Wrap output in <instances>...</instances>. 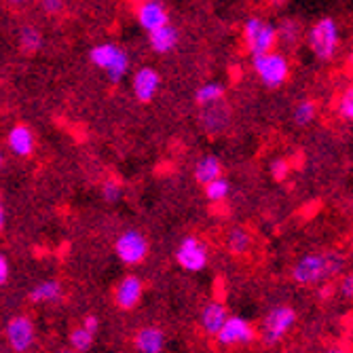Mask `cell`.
I'll return each mask as SVG.
<instances>
[{"mask_svg":"<svg viewBox=\"0 0 353 353\" xmlns=\"http://www.w3.org/2000/svg\"><path fill=\"white\" fill-rule=\"evenodd\" d=\"M7 144L13 150V154L30 157L32 152H34L37 140H34V134H32V130L28 125H15L7 136Z\"/></svg>","mask_w":353,"mask_h":353,"instance_id":"e0dca14e","label":"cell"},{"mask_svg":"<svg viewBox=\"0 0 353 353\" xmlns=\"http://www.w3.org/2000/svg\"><path fill=\"white\" fill-rule=\"evenodd\" d=\"M203 192H205L208 201H212V203H222V201H227L229 195H231V182H229L227 178H224V176H220V178H216V180L203 184Z\"/></svg>","mask_w":353,"mask_h":353,"instance_id":"44dd1931","label":"cell"},{"mask_svg":"<svg viewBox=\"0 0 353 353\" xmlns=\"http://www.w3.org/2000/svg\"><path fill=\"white\" fill-rule=\"evenodd\" d=\"M159 87H161V74H159L152 66H142L140 70H136L134 79H132V89L136 100L142 104H148L154 100V95L159 93Z\"/></svg>","mask_w":353,"mask_h":353,"instance_id":"4fadbf2b","label":"cell"},{"mask_svg":"<svg viewBox=\"0 0 353 353\" xmlns=\"http://www.w3.org/2000/svg\"><path fill=\"white\" fill-rule=\"evenodd\" d=\"M102 197H104V201H108V203H117V201L123 197V184H121L117 178H108V180L102 184Z\"/></svg>","mask_w":353,"mask_h":353,"instance_id":"83f0119b","label":"cell"},{"mask_svg":"<svg viewBox=\"0 0 353 353\" xmlns=\"http://www.w3.org/2000/svg\"><path fill=\"white\" fill-rule=\"evenodd\" d=\"M68 343H70L72 351H77V353H87V351L93 347V343H95V334L89 332V330L83 328V326H77V328L70 330Z\"/></svg>","mask_w":353,"mask_h":353,"instance_id":"603a6c76","label":"cell"},{"mask_svg":"<svg viewBox=\"0 0 353 353\" xmlns=\"http://www.w3.org/2000/svg\"><path fill=\"white\" fill-rule=\"evenodd\" d=\"M144 299V281L138 275H125L114 288V305L121 311H134Z\"/></svg>","mask_w":353,"mask_h":353,"instance_id":"8fae6325","label":"cell"},{"mask_svg":"<svg viewBox=\"0 0 353 353\" xmlns=\"http://www.w3.org/2000/svg\"><path fill=\"white\" fill-rule=\"evenodd\" d=\"M299 37H301V28H299V23L296 21H283L279 28H277V45L281 43V45H285V47H294L296 45V41H299Z\"/></svg>","mask_w":353,"mask_h":353,"instance_id":"d4e9b609","label":"cell"},{"mask_svg":"<svg viewBox=\"0 0 353 353\" xmlns=\"http://www.w3.org/2000/svg\"><path fill=\"white\" fill-rule=\"evenodd\" d=\"M136 19L142 30L152 32L170 23V13L168 7L163 5V0H140L136 7Z\"/></svg>","mask_w":353,"mask_h":353,"instance_id":"7c38bea8","label":"cell"},{"mask_svg":"<svg viewBox=\"0 0 353 353\" xmlns=\"http://www.w3.org/2000/svg\"><path fill=\"white\" fill-rule=\"evenodd\" d=\"M296 319H299V313L292 305H275L269 309V313L263 317L261 322V330H256L261 334V341L267 345V347H273L277 343H281L288 334H290L296 326Z\"/></svg>","mask_w":353,"mask_h":353,"instance_id":"7a4b0ae2","label":"cell"},{"mask_svg":"<svg viewBox=\"0 0 353 353\" xmlns=\"http://www.w3.org/2000/svg\"><path fill=\"white\" fill-rule=\"evenodd\" d=\"M229 317V311L224 307V303L220 301H212L208 303L203 309H201V315H199V326L205 334L210 336H216V332L222 328V324L227 322Z\"/></svg>","mask_w":353,"mask_h":353,"instance_id":"9a60e30c","label":"cell"},{"mask_svg":"<svg viewBox=\"0 0 353 353\" xmlns=\"http://www.w3.org/2000/svg\"><path fill=\"white\" fill-rule=\"evenodd\" d=\"M3 227H5V205L0 201V231H3Z\"/></svg>","mask_w":353,"mask_h":353,"instance_id":"e575fe53","label":"cell"},{"mask_svg":"<svg viewBox=\"0 0 353 353\" xmlns=\"http://www.w3.org/2000/svg\"><path fill=\"white\" fill-rule=\"evenodd\" d=\"M176 263L186 273H201L210 263L208 245L197 235H186L176 248Z\"/></svg>","mask_w":353,"mask_h":353,"instance_id":"ba28073f","label":"cell"},{"mask_svg":"<svg viewBox=\"0 0 353 353\" xmlns=\"http://www.w3.org/2000/svg\"><path fill=\"white\" fill-rule=\"evenodd\" d=\"M243 43L252 55H261L277 47V28L263 17H248L243 23Z\"/></svg>","mask_w":353,"mask_h":353,"instance_id":"8992f818","label":"cell"},{"mask_svg":"<svg viewBox=\"0 0 353 353\" xmlns=\"http://www.w3.org/2000/svg\"><path fill=\"white\" fill-rule=\"evenodd\" d=\"M148 41H150V49L159 55H168L172 53L176 47H178V41H180V34L178 30L170 23L157 28L152 32H148Z\"/></svg>","mask_w":353,"mask_h":353,"instance_id":"2e32d148","label":"cell"},{"mask_svg":"<svg viewBox=\"0 0 353 353\" xmlns=\"http://www.w3.org/2000/svg\"><path fill=\"white\" fill-rule=\"evenodd\" d=\"M345 259L336 252H309L292 267V279L299 285H319L343 273Z\"/></svg>","mask_w":353,"mask_h":353,"instance_id":"6da1fadb","label":"cell"},{"mask_svg":"<svg viewBox=\"0 0 353 353\" xmlns=\"http://www.w3.org/2000/svg\"><path fill=\"white\" fill-rule=\"evenodd\" d=\"M259 332H256V326L250 322V319L241 317V315H229L227 322L222 324V328L216 332V343L220 347L227 349H235V347H248L256 341Z\"/></svg>","mask_w":353,"mask_h":353,"instance_id":"52a82bcc","label":"cell"},{"mask_svg":"<svg viewBox=\"0 0 353 353\" xmlns=\"http://www.w3.org/2000/svg\"><path fill=\"white\" fill-rule=\"evenodd\" d=\"M7 3H11V5H23V3H28V0H7Z\"/></svg>","mask_w":353,"mask_h":353,"instance_id":"8d00e7d4","label":"cell"},{"mask_svg":"<svg viewBox=\"0 0 353 353\" xmlns=\"http://www.w3.org/2000/svg\"><path fill=\"white\" fill-rule=\"evenodd\" d=\"M288 174H290V163H288V159H283V157H277L275 161L271 163V176L275 178V180H285L288 178Z\"/></svg>","mask_w":353,"mask_h":353,"instance_id":"f1b7e54d","label":"cell"},{"mask_svg":"<svg viewBox=\"0 0 353 353\" xmlns=\"http://www.w3.org/2000/svg\"><path fill=\"white\" fill-rule=\"evenodd\" d=\"M81 326L87 328V330L93 332V334H98V330H100V317H98V315H85V317H83V322H81Z\"/></svg>","mask_w":353,"mask_h":353,"instance_id":"4dcf8cb0","label":"cell"},{"mask_svg":"<svg viewBox=\"0 0 353 353\" xmlns=\"http://www.w3.org/2000/svg\"><path fill=\"white\" fill-rule=\"evenodd\" d=\"M307 45L317 59H322V61L332 59L334 53L339 51V45H341L339 23L332 17L317 19L307 32Z\"/></svg>","mask_w":353,"mask_h":353,"instance_id":"277c9868","label":"cell"},{"mask_svg":"<svg viewBox=\"0 0 353 353\" xmlns=\"http://www.w3.org/2000/svg\"><path fill=\"white\" fill-rule=\"evenodd\" d=\"M227 248L233 256H243L252 248V235L245 229H233L227 237Z\"/></svg>","mask_w":353,"mask_h":353,"instance_id":"7402d4cb","label":"cell"},{"mask_svg":"<svg viewBox=\"0 0 353 353\" xmlns=\"http://www.w3.org/2000/svg\"><path fill=\"white\" fill-rule=\"evenodd\" d=\"M3 165H5V154H3V150H0V170H3Z\"/></svg>","mask_w":353,"mask_h":353,"instance_id":"74e56055","label":"cell"},{"mask_svg":"<svg viewBox=\"0 0 353 353\" xmlns=\"http://www.w3.org/2000/svg\"><path fill=\"white\" fill-rule=\"evenodd\" d=\"M61 294H63V290H61V283L57 279H45V281H41L32 288L28 299L32 305H49V303L61 301Z\"/></svg>","mask_w":353,"mask_h":353,"instance_id":"ac0fdd59","label":"cell"},{"mask_svg":"<svg viewBox=\"0 0 353 353\" xmlns=\"http://www.w3.org/2000/svg\"><path fill=\"white\" fill-rule=\"evenodd\" d=\"M336 114L343 121H347V123L353 119V89L351 87H347L345 93L339 98V102H336Z\"/></svg>","mask_w":353,"mask_h":353,"instance_id":"4316f807","label":"cell"},{"mask_svg":"<svg viewBox=\"0 0 353 353\" xmlns=\"http://www.w3.org/2000/svg\"><path fill=\"white\" fill-rule=\"evenodd\" d=\"M19 47L26 53H37L43 47V34L41 30H37L34 26H26L19 32Z\"/></svg>","mask_w":353,"mask_h":353,"instance_id":"cb8c5ba5","label":"cell"},{"mask_svg":"<svg viewBox=\"0 0 353 353\" xmlns=\"http://www.w3.org/2000/svg\"><path fill=\"white\" fill-rule=\"evenodd\" d=\"M315 114H317L315 102L313 100H303L294 108V123L301 125V127H305V125H309V123L315 121Z\"/></svg>","mask_w":353,"mask_h":353,"instance_id":"484cf974","label":"cell"},{"mask_svg":"<svg viewBox=\"0 0 353 353\" xmlns=\"http://www.w3.org/2000/svg\"><path fill=\"white\" fill-rule=\"evenodd\" d=\"M288 3V0H269V5L271 7H283Z\"/></svg>","mask_w":353,"mask_h":353,"instance_id":"d590c367","label":"cell"},{"mask_svg":"<svg viewBox=\"0 0 353 353\" xmlns=\"http://www.w3.org/2000/svg\"><path fill=\"white\" fill-rule=\"evenodd\" d=\"M341 292H343V296L347 299V301H351V296H353V275H343V279H341Z\"/></svg>","mask_w":353,"mask_h":353,"instance_id":"d6a6232c","label":"cell"},{"mask_svg":"<svg viewBox=\"0 0 353 353\" xmlns=\"http://www.w3.org/2000/svg\"><path fill=\"white\" fill-rule=\"evenodd\" d=\"M5 336L9 347L15 353H28L34 345L37 339V330H34V322L28 315H15L11 317L7 326H5Z\"/></svg>","mask_w":353,"mask_h":353,"instance_id":"30bf717a","label":"cell"},{"mask_svg":"<svg viewBox=\"0 0 353 353\" xmlns=\"http://www.w3.org/2000/svg\"><path fill=\"white\" fill-rule=\"evenodd\" d=\"M41 7L47 15H57L63 9V0H41Z\"/></svg>","mask_w":353,"mask_h":353,"instance_id":"f546056e","label":"cell"},{"mask_svg":"<svg viewBox=\"0 0 353 353\" xmlns=\"http://www.w3.org/2000/svg\"><path fill=\"white\" fill-rule=\"evenodd\" d=\"M89 59L95 68L106 72V79L110 83H121L130 72V53L114 43L95 45L89 51Z\"/></svg>","mask_w":353,"mask_h":353,"instance_id":"3957f363","label":"cell"},{"mask_svg":"<svg viewBox=\"0 0 353 353\" xmlns=\"http://www.w3.org/2000/svg\"><path fill=\"white\" fill-rule=\"evenodd\" d=\"M114 254H117V259L123 265L136 267V265H140V263L146 261V256H148V239L140 231H136V229L123 231L117 237Z\"/></svg>","mask_w":353,"mask_h":353,"instance_id":"9c48e42d","label":"cell"},{"mask_svg":"<svg viewBox=\"0 0 353 353\" xmlns=\"http://www.w3.org/2000/svg\"><path fill=\"white\" fill-rule=\"evenodd\" d=\"M252 70L263 85L277 89L290 77V61L283 53L273 49L261 55H252Z\"/></svg>","mask_w":353,"mask_h":353,"instance_id":"5b68a950","label":"cell"},{"mask_svg":"<svg viewBox=\"0 0 353 353\" xmlns=\"http://www.w3.org/2000/svg\"><path fill=\"white\" fill-rule=\"evenodd\" d=\"M317 353H349L345 347H326V349H319Z\"/></svg>","mask_w":353,"mask_h":353,"instance_id":"836d02e7","label":"cell"},{"mask_svg":"<svg viewBox=\"0 0 353 353\" xmlns=\"http://www.w3.org/2000/svg\"><path fill=\"white\" fill-rule=\"evenodd\" d=\"M9 275H11V265H9V259L5 254H0V285H5L9 281Z\"/></svg>","mask_w":353,"mask_h":353,"instance_id":"1f68e13d","label":"cell"},{"mask_svg":"<svg viewBox=\"0 0 353 353\" xmlns=\"http://www.w3.org/2000/svg\"><path fill=\"white\" fill-rule=\"evenodd\" d=\"M59 353H77V351H72V349H70V351H59Z\"/></svg>","mask_w":353,"mask_h":353,"instance_id":"f35d334b","label":"cell"},{"mask_svg":"<svg viewBox=\"0 0 353 353\" xmlns=\"http://www.w3.org/2000/svg\"><path fill=\"white\" fill-rule=\"evenodd\" d=\"M165 345L168 336L159 326H144L134 334V349L138 353H163Z\"/></svg>","mask_w":353,"mask_h":353,"instance_id":"5bb4252c","label":"cell"},{"mask_svg":"<svg viewBox=\"0 0 353 353\" xmlns=\"http://www.w3.org/2000/svg\"><path fill=\"white\" fill-rule=\"evenodd\" d=\"M224 93H227V91H224V87H222L220 83H205V85H201V87L195 91V102H197L201 108L214 106V104L222 102Z\"/></svg>","mask_w":353,"mask_h":353,"instance_id":"ffe728a7","label":"cell"},{"mask_svg":"<svg viewBox=\"0 0 353 353\" xmlns=\"http://www.w3.org/2000/svg\"><path fill=\"white\" fill-rule=\"evenodd\" d=\"M220 176H222V161H220L218 157L208 154V157H201L199 161H197V165H195V180L199 184H208V182L220 178Z\"/></svg>","mask_w":353,"mask_h":353,"instance_id":"d6986e66","label":"cell"}]
</instances>
